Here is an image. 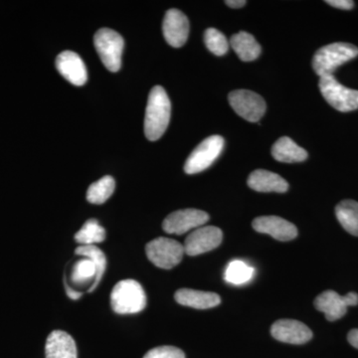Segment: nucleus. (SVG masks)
<instances>
[{
    "mask_svg": "<svg viewBox=\"0 0 358 358\" xmlns=\"http://www.w3.org/2000/svg\"><path fill=\"white\" fill-rule=\"evenodd\" d=\"M171 103L166 90L155 86L148 96L145 117V134L148 141H157L171 121Z\"/></svg>",
    "mask_w": 358,
    "mask_h": 358,
    "instance_id": "nucleus-1",
    "label": "nucleus"
},
{
    "mask_svg": "<svg viewBox=\"0 0 358 358\" xmlns=\"http://www.w3.org/2000/svg\"><path fill=\"white\" fill-rule=\"evenodd\" d=\"M110 306L119 315H133L145 310L147 296L140 282L122 280L117 282L110 294Z\"/></svg>",
    "mask_w": 358,
    "mask_h": 358,
    "instance_id": "nucleus-2",
    "label": "nucleus"
},
{
    "mask_svg": "<svg viewBox=\"0 0 358 358\" xmlns=\"http://www.w3.org/2000/svg\"><path fill=\"white\" fill-rule=\"evenodd\" d=\"M358 56V48L353 44L338 42L322 47L313 59V68L320 77L333 75L339 66Z\"/></svg>",
    "mask_w": 358,
    "mask_h": 358,
    "instance_id": "nucleus-3",
    "label": "nucleus"
},
{
    "mask_svg": "<svg viewBox=\"0 0 358 358\" xmlns=\"http://www.w3.org/2000/svg\"><path fill=\"white\" fill-rule=\"evenodd\" d=\"M94 43L103 64L108 70L117 72L121 69L124 41L119 33L109 28H102L94 36Z\"/></svg>",
    "mask_w": 358,
    "mask_h": 358,
    "instance_id": "nucleus-4",
    "label": "nucleus"
},
{
    "mask_svg": "<svg viewBox=\"0 0 358 358\" xmlns=\"http://www.w3.org/2000/svg\"><path fill=\"white\" fill-rule=\"evenodd\" d=\"M320 93L331 107L339 112L358 109V91L343 86L334 75L320 78Z\"/></svg>",
    "mask_w": 358,
    "mask_h": 358,
    "instance_id": "nucleus-5",
    "label": "nucleus"
},
{
    "mask_svg": "<svg viewBox=\"0 0 358 358\" xmlns=\"http://www.w3.org/2000/svg\"><path fill=\"white\" fill-rule=\"evenodd\" d=\"M148 260L157 268L169 270L178 266L185 255V247L171 238L159 237L145 247Z\"/></svg>",
    "mask_w": 358,
    "mask_h": 358,
    "instance_id": "nucleus-6",
    "label": "nucleus"
},
{
    "mask_svg": "<svg viewBox=\"0 0 358 358\" xmlns=\"http://www.w3.org/2000/svg\"><path fill=\"white\" fill-rule=\"evenodd\" d=\"M224 148V138L220 136H211L205 138L190 154L185 164L187 174L201 173L218 159Z\"/></svg>",
    "mask_w": 358,
    "mask_h": 358,
    "instance_id": "nucleus-7",
    "label": "nucleus"
},
{
    "mask_svg": "<svg viewBox=\"0 0 358 358\" xmlns=\"http://www.w3.org/2000/svg\"><path fill=\"white\" fill-rule=\"evenodd\" d=\"M228 99L233 110L246 121L258 122L265 115L267 106L262 96L255 92L236 90L231 92Z\"/></svg>",
    "mask_w": 358,
    "mask_h": 358,
    "instance_id": "nucleus-8",
    "label": "nucleus"
},
{
    "mask_svg": "<svg viewBox=\"0 0 358 358\" xmlns=\"http://www.w3.org/2000/svg\"><path fill=\"white\" fill-rule=\"evenodd\" d=\"M209 215L199 209H182L169 214L162 228L169 234L182 235L188 231L195 230L208 222Z\"/></svg>",
    "mask_w": 358,
    "mask_h": 358,
    "instance_id": "nucleus-9",
    "label": "nucleus"
},
{
    "mask_svg": "<svg viewBox=\"0 0 358 358\" xmlns=\"http://www.w3.org/2000/svg\"><path fill=\"white\" fill-rule=\"evenodd\" d=\"M223 240V233L215 226H201L193 230L185 239V254L197 256L217 248Z\"/></svg>",
    "mask_w": 358,
    "mask_h": 358,
    "instance_id": "nucleus-10",
    "label": "nucleus"
},
{
    "mask_svg": "<svg viewBox=\"0 0 358 358\" xmlns=\"http://www.w3.org/2000/svg\"><path fill=\"white\" fill-rule=\"evenodd\" d=\"M277 341L291 345H303L313 338V331L303 322L294 320H279L271 327Z\"/></svg>",
    "mask_w": 358,
    "mask_h": 358,
    "instance_id": "nucleus-11",
    "label": "nucleus"
},
{
    "mask_svg": "<svg viewBox=\"0 0 358 358\" xmlns=\"http://www.w3.org/2000/svg\"><path fill=\"white\" fill-rule=\"evenodd\" d=\"M162 31L167 43L179 48L187 41L189 35V21L185 14L178 9H171L164 16Z\"/></svg>",
    "mask_w": 358,
    "mask_h": 358,
    "instance_id": "nucleus-12",
    "label": "nucleus"
},
{
    "mask_svg": "<svg viewBox=\"0 0 358 358\" xmlns=\"http://www.w3.org/2000/svg\"><path fill=\"white\" fill-rule=\"evenodd\" d=\"M254 230L268 234L279 241H291L298 236V229L293 223L278 216H261L252 223Z\"/></svg>",
    "mask_w": 358,
    "mask_h": 358,
    "instance_id": "nucleus-13",
    "label": "nucleus"
},
{
    "mask_svg": "<svg viewBox=\"0 0 358 358\" xmlns=\"http://www.w3.org/2000/svg\"><path fill=\"white\" fill-rule=\"evenodd\" d=\"M56 67L63 77L75 86H83L88 80L84 61L73 51H64L56 58Z\"/></svg>",
    "mask_w": 358,
    "mask_h": 358,
    "instance_id": "nucleus-14",
    "label": "nucleus"
},
{
    "mask_svg": "<svg viewBox=\"0 0 358 358\" xmlns=\"http://www.w3.org/2000/svg\"><path fill=\"white\" fill-rule=\"evenodd\" d=\"M45 355L46 358H77L76 343L66 331H52L47 338Z\"/></svg>",
    "mask_w": 358,
    "mask_h": 358,
    "instance_id": "nucleus-15",
    "label": "nucleus"
},
{
    "mask_svg": "<svg viewBox=\"0 0 358 358\" xmlns=\"http://www.w3.org/2000/svg\"><path fill=\"white\" fill-rule=\"evenodd\" d=\"M174 299L179 305L197 310L215 308L221 303L220 296L217 294L192 289H178L174 294Z\"/></svg>",
    "mask_w": 358,
    "mask_h": 358,
    "instance_id": "nucleus-16",
    "label": "nucleus"
},
{
    "mask_svg": "<svg viewBox=\"0 0 358 358\" xmlns=\"http://www.w3.org/2000/svg\"><path fill=\"white\" fill-rule=\"evenodd\" d=\"M250 188L258 192H288L289 185L279 174L265 169H257L250 174L248 181Z\"/></svg>",
    "mask_w": 358,
    "mask_h": 358,
    "instance_id": "nucleus-17",
    "label": "nucleus"
},
{
    "mask_svg": "<svg viewBox=\"0 0 358 358\" xmlns=\"http://www.w3.org/2000/svg\"><path fill=\"white\" fill-rule=\"evenodd\" d=\"M315 307L320 312L324 313L326 319L334 322L341 319L348 310L345 296H341L334 291H324L319 294L315 300Z\"/></svg>",
    "mask_w": 358,
    "mask_h": 358,
    "instance_id": "nucleus-18",
    "label": "nucleus"
},
{
    "mask_svg": "<svg viewBox=\"0 0 358 358\" xmlns=\"http://www.w3.org/2000/svg\"><path fill=\"white\" fill-rule=\"evenodd\" d=\"M272 155L278 162L287 164L305 162L308 159L307 150L299 147L288 136H282L275 141L272 148Z\"/></svg>",
    "mask_w": 358,
    "mask_h": 358,
    "instance_id": "nucleus-19",
    "label": "nucleus"
},
{
    "mask_svg": "<svg viewBox=\"0 0 358 358\" xmlns=\"http://www.w3.org/2000/svg\"><path fill=\"white\" fill-rule=\"evenodd\" d=\"M231 47L237 54L238 57L244 62H251L261 55L260 44L248 32L241 31L233 35L230 40Z\"/></svg>",
    "mask_w": 358,
    "mask_h": 358,
    "instance_id": "nucleus-20",
    "label": "nucleus"
},
{
    "mask_svg": "<svg viewBox=\"0 0 358 358\" xmlns=\"http://www.w3.org/2000/svg\"><path fill=\"white\" fill-rule=\"evenodd\" d=\"M338 222L350 234L358 236V202L343 200L336 207Z\"/></svg>",
    "mask_w": 358,
    "mask_h": 358,
    "instance_id": "nucleus-21",
    "label": "nucleus"
},
{
    "mask_svg": "<svg viewBox=\"0 0 358 358\" xmlns=\"http://www.w3.org/2000/svg\"><path fill=\"white\" fill-rule=\"evenodd\" d=\"M254 274H255V268L248 263L242 260H234L228 264L224 273V278L229 284L240 286L251 281Z\"/></svg>",
    "mask_w": 358,
    "mask_h": 358,
    "instance_id": "nucleus-22",
    "label": "nucleus"
},
{
    "mask_svg": "<svg viewBox=\"0 0 358 358\" xmlns=\"http://www.w3.org/2000/svg\"><path fill=\"white\" fill-rule=\"evenodd\" d=\"M106 239V231L99 224L96 219H89L85 222L76 235L75 240L81 246H93V245L102 243Z\"/></svg>",
    "mask_w": 358,
    "mask_h": 358,
    "instance_id": "nucleus-23",
    "label": "nucleus"
},
{
    "mask_svg": "<svg viewBox=\"0 0 358 358\" xmlns=\"http://www.w3.org/2000/svg\"><path fill=\"white\" fill-rule=\"evenodd\" d=\"M115 179L110 176H103L90 185L87 192V200L90 203L103 204L112 196L115 192Z\"/></svg>",
    "mask_w": 358,
    "mask_h": 358,
    "instance_id": "nucleus-24",
    "label": "nucleus"
},
{
    "mask_svg": "<svg viewBox=\"0 0 358 358\" xmlns=\"http://www.w3.org/2000/svg\"><path fill=\"white\" fill-rule=\"evenodd\" d=\"M76 255L86 257V258L91 259L95 263L98 274L89 292H93L94 289L98 287L99 282L103 278V273H105L106 267H107V259H106L105 254L100 248L93 245V246H79L75 250Z\"/></svg>",
    "mask_w": 358,
    "mask_h": 358,
    "instance_id": "nucleus-25",
    "label": "nucleus"
},
{
    "mask_svg": "<svg viewBox=\"0 0 358 358\" xmlns=\"http://www.w3.org/2000/svg\"><path fill=\"white\" fill-rule=\"evenodd\" d=\"M96 274H98V270L95 263L91 259L85 257L75 264L71 273V280L75 284H85L93 279L95 281Z\"/></svg>",
    "mask_w": 358,
    "mask_h": 358,
    "instance_id": "nucleus-26",
    "label": "nucleus"
},
{
    "mask_svg": "<svg viewBox=\"0 0 358 358\" xmlns=\"http://www.w3.org/2000/svg\"><path fill=\"white\" fill-rule=\"evenodd\" d=\"M204 42L208 50L215 54L216 56L224 55L229 49V43H228L225 35L215 28H208L205 31Z\"/></svg>",
    "mask_w": 358,
    "mask_h": 358,
    "instance_id": "nucleus-27",
    "label": "nucleus"
},
{
    "mask_svg": "<svg viewBox=\"0 0 358 358\" xmlns=\"http://www.w3.org/2000/svg\"><path fill=\"white\" fill-rule=\"evenodd\" d=\"M143 358H185V355L176 346L164 345L152 348Z\"/></svg>",
    "mask_w": 358,
    "mask_h": 358,
    "instance_id": "nucleus-28",
    "label": "nucleus"
},
{
    "mask_svg": "<svg viewBox=\"0 0 358 358\" xmlns=\"http://www.w3.org/2000/svg\"><path fill=\"white\" fill-rule=\"evenodd\" d=\"M326 2L331 6L343 9V10H350L355 6V2L352 0H327Z\"/></svg>",
    "mask_w": 358,
    "mask_h": 358,
    "instance_id": "nucleus-29",
    "label": "nucleus"
},
{
    "mask_svg": "<svg viewBox=\"0 0 358 358\" xmlns=\"http://www.w3.org/2000/svg\"><path fill=\"white\" fill-rule=\"evenodd\" d=\"M345 300L348 307H355L358 305V294L355 292H350L345 294Z\"/></svg>",
    "mask_w": 358,
    "mask_h": 358,
    "instance_id": "nucleus-30",
    "label": "nucleus"
},
{
    "mask_svg": "<svg viewBox=\"0 0 358 358\" xmlns=\"http://www.w3.org/2000/svg\"><path fill=\"white\" fill-rule=\"evenodd\" d=\"M348 343L358 350V329H352L348 333Z\"/></svg>",
    "mask_w": 358,
    "mask_h": 358,
    "instance_id": "nucleus-31",
    "label": "nucleus"
},
{
    "mask_svg": "<svg viewBox=\"0 0 358 358\" xmlns=\"http://www.w3.org/2000/svg\"><path fill=\"white\" fill-rule=\"evenodd\" d=\"M225 3L231 8H240V7H243L246 4V1L245 0H227Z\"/></svg>",
    "mask_w": 358,
    "mask_h": 358,
    "instance_id": "nucleus-32",
    "label": "nucleus"
},
{
    "mask_svg": "<svg viewBox=\"0 0 358 358\" xmlns=\"http://www.w3.org/2000/svg\"><path fill=\"white\" fill-rule=\"evenodd\" d=\"M66 291H67L68 296H69L71 299H73V300H77L82 294L79 293V292H75L74 289H70L67 285H66Z\"/></svg>",
    "mask_w": 358,
    "mask_h": 358,
    "instance_id": "nucleus-33",
    "label": "nucleus"
}]
</instances>
